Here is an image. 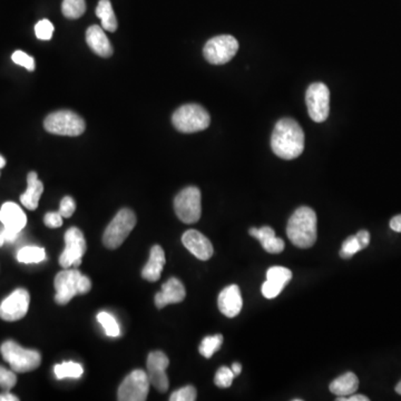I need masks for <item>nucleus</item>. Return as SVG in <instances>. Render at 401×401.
Here are the masks:
<instances>
[{"mask_svg":"<svg viewBox=\"0 0 401 401\" xmlns=\"http://www.w3.org/2000/svg\"><path fill=\"white\" fill-rule=\"evenodd\" d=\"M44 192V185L38 180L37 173L30 172L27 176V190L20 196V202L26 209L34 211L40 204V196Z\"/></svg>","mask_w":401,"mask_h":401,"instance_id":"23","label":"nucleus"},{"mask_svg":"<svg viewBox=\"0 0 401 401\" xmlns=\"http://www.w3.org/2000/svg\"><path fill=\"white\" fill-rule=\"evenodd\" d=\"M222 343H223V337L222 335H209V337H205V338L200 342V354L206 358V359H210L212 356H213L220 348H221Z\"/></svg>","mask_w":401,"mask_h":401,"instance_id":"29","label":"nucleus"},{"mask_svg":"<svg viewBox=\"0 0 401 401\" xmlns=\"http://www.w3.org/2000/svg\"><path fill=\"white\" fill-rule=\"evenodd\" d=\"M0 352L15 372L32 371L42 364V356L38 351L23 348L13 340L5 341L0 347Z\"/></svg>","mask_w":401,"mask_h":401,"instance_id":"5","label":"nucleus"},{"mask_svg":"<svg viewBox=\"0 0 401 401\" xmlns=\"http://www.w3.org/2000/svg\"><path fill=\"white\" fill-rule=\"evenodd\" d=\"M235 375L233 373L232 369L227 367H221L217 370L214 377V383L219 388H229L233 383Z\"/></svg>","mask_w":401,"mask_h":401,"instance_id":"32","label":"nucleus"},{"mask_svg":"<svg viewBox=\"0 0 401 401\" xmlns=\"http://www.w3.org/2000/svg\"><path fill=\"white\" fill-rule=\"evenodd\" d=\"M219 309L225 317L234 318L242 310L243 300L241 296L240 288L238 285H229L223 289L217 299Z\"/></svg>","mask_w":401,"mask_h":401,"instance_id":"18","label":"nucleus"},{"mask_svg":"<svg viewBox=\"0 0 401 401\" xmlns=\"http://www.w3.org/2000/svg\"><path fill=\"white\" fill-rule=\"evenodd\" d=\"M292 279V272L285 267H271L267 271V281L262 285L264 298L275 299Z\"/></svg>","mask_w":401,"mask_h":401,"instance_id":"15","label":"nucleus"},{"mask_svg":"<svg viewBox=\"0 0 401 401\" xmlns=\"http://www.w3.org/2000/svg\"><path fill=\"white\" fill-rule=\"evenodd\" d=\"M11 59H13V63L17 64L19 66L25 67L27 71H32L36 68L35 59H32V56L24 53L23 50H17V52H15L13 56H11Z\"/></svg>","mask_w":401,"mask_h":401,"instance_id":"35","label":"nucleus"},{"mask_svg":"<svg viewBox=\"0 0 401 401\" xmlns=\"http://www.w3.org/2000/svg\"><path fill=\"white\" fill-rule=\"evenodd\" d=\"M54 30V25L48 19H42L35 26V34L40 40H49L53 37Z\"/></svg>","mask_w":401,"mask_h":401,"instance_id":"33","label":"nucleus"},{"mask_svg":"<svg viewBox=\"0 0 401 401\" xmlns=\"http://www.w3.org/2000/svg\"><path fill=\"white\" fill-rule=\"evenodd\" d=\"M172 123L179 132L196 133L209 127L211 117L208 111L198 104H186L174 112Z\"/></svg>","mask_w":401,"mask_h":401,"instance_id":"4","label":"nucleus"},{"mask_svg":"<svg viewBox=\"0 0 401 401\" xmlns=\"http://www.w3.org/2000/svg\"><path fill=\"white\" fill-rule=\"evenodd\" d=\"M271 148L281 159H297L304 150V130L294 119H280L272 133Z\"/></svg>","mask_w":401,"mask_h":401,"instance_id":"1","label":"nucleus"},{"mask_svg":"<svg viewBox=\"0 0 401 401\" xmlns=\"http://www.w3.org/2000/svg\"><path fill=\"white\" fill-rule=\"evenodd\" d=\"M331 393L338 397H348L354 395L359 388V379L354 372H346L337 378L329 385Z\"/></svg>","mask_w":401,"mask_h":401,"instance_id":"24","label":"nucleus"},{"mask_svg":"<svg viewBox=\"0 0 401 401\" xmlns=\"http://www.w3.org/2000/svg\"><path fill=\"white\" fill-rule=\"evenodd\" d=\"M150 381L148 372L134 370L125 378L119 385L117 398L121 401H144L148 399L150 391Z\"/></svg>","mask_w":401,"mask_h":401,"instance_id":"11","label":"nucleus"},{"mask_svg":"<svg viewBox=\"0 0 401 401\" xmlns=\"http://www.w3.org/2000/svg\"><path fill=\"white\" fill-rule=\"evenodd\" d=\"M6 165V160L4 159L3 156L0 155V169H3Z\"/></svg>","mask_w":401,"mask_h":401,"instance_id":"45","label":"nucleus"},{"mask_svg":"<svg viewBox=\"0 0 401 401\" xmlns=\"http://www.w3.org/2000/svg\"><path fill=\"white\" fill-rule=\"evenodd\" d=\"M337 401H369V398L366 396H362V395H351V397H348V398L338 397Z\"/></svg>","mask_w":401,"mask_h":401,"instance_id":"42","label":"nucleus"},{"mask_svg":"<svg viewBox=\"0 0 401 401\" xmlns=\"http://www.w3.org/2000/svg\"><path fill=\"white\" fill-rule=\"evenodd\" d=\"M61 11L66 18H80L86 11V1L85 0H64Z\"/></svg>","mask_w":401,"mask_h":401,"instance_id":"28","label":"nucleus"},{"mask_svg":"<svg viewBox=\"0 0 401 401\" xmlns=\"http://www.w3.org/2000/svg\"><path fill=\"white\" fill-rule=\"evenodd\" d=\"M390 227L395 232L401 233V214L393 217L390 221Z\"/></svg>","mask_w":401,"mask_h":401,"instance_id":"41","label":"nucleus"},{"mask_svg":"<svg viewBox=\"0 0 401 401\" xmlns=\"http://www.w3.org/2000/svg\"><path fill=\"white\" fill-rule=\"evenodd\" d=\"M196 389L193 385H186L174 391L169 397L171 401H194L196 400Z\"/></svg>","mask_w":401,"mask_h":401,"instance_id":"34","label":"nucleus"},{"mask_svg":"<svg viewBox=\"0 0 401 401\" xmlns=\"http://www.w3.org/2000/svg\"><path fill=\"white\" fill-rule=\"evenodd\" d=\"M177 217L186 225H193L200 220L202 213L200 191L196 186H188L177 194L174 200Z\"/></svg>","mask_w":401,"mask_h":401,"instance_id":"8","label":"nucleus"},{"mask_svg":"<svg viewBox=\"0 0 401 401\" xmlns=\"http://www.w3.org/2000/svg\"><path fill=\"white\" fill-rule=\"evenodd\" d=\"M86 42L94 53L100 57H109L113 54V47L106 36L103 27L92 25L86 30Z\"/></svg>","mask_w":401,"mask_h":401,"instance_id":"20","label":"nucleus"},{"mask_svg":"<svg viewBox=\"0 0 401 401\" xmlns=\"http://www.w3.org/2000/svg\"><path fill=\"white\" fill-rule=\"evenodd\" d=\"M361 250L362 248L361 246H360L359 241L357 239L356 235H352V237H349V238L343 242L339 254H340L341 258H343V259H350L351 256H354V254L358 253V252Z\"/></svg>","mask_w":401,"mask_h":401,"instance_id":"31","label":"nucleus"},{"mask_svg":"<svg viewBox=\"0 0 401 401\" xmlns=\"http://www.w3.org/2000/svg\"><path fill=\"white\" fill-rule=\"evenodd\" d=\"M48 133L61 136H78L84 133L86 125L84 119L71 111H57L49 114L44 121Z\"/></svg>","mask_w":401,"mask_h":401,"instance_id":"7","label":"nucleus"},{"mask_svg":"<svg viewBox=\"0 0 401 401\" xmlns=\"http://www.w3.org/2000/svg\"><path fill=\"white\" fill-rule=\"evenodd\" d=\"M136 225V215L130 209H121L115 215L103 235L104 246L111 250L119 248Z\"/></svg>","mask_w":401,"mask_h":401,"instance_id":"6","label":"nucleus"},{"mask_svg":"<svg viewBox=\"0 0 401 401\" xmlns=\"http://www.w3.org/2000/svg\"><path fill=\"white\" fill-rule=\"evenodd\" d=\"M306 103L312 121L322 123L330 113V92L323 83H313L306 90Z\"/></svg>","mask_w":401,"mask_h":401,"instance_id":"10","label":"nucleus"},{"mask_svg":"<svg viewBox=\"0 0 401 401\" xmlns=\"http://www.w3.org/2000/svg\"><path fill=\"white\" fill-rule=\"evenodd\" d=\"M287 234L292 244L309 249L317 241V214L311 208L301 206L289 219Z\"/></svg>","mask_w":401,"mask_h":401,"instance_id":"2","label":"nucleus"},{"mask_svg":"<svg viewBox=\"0 0 401 401\" xmlns=\"http://www.w3.org/2000/svg\"><path fill=\"white\" fill-rule=\"evenodd\" d=\"M186 291L184 285L176 277H171L162 285V290L156 293L155 304L159 309L169 304H180L185 299Z\"/></svg>","mask_w":401,"mask_h":401,"instance_id":"17","label":"nucleus"},{"mask_svg":"<svg viewBox=\"0 0 401 401\" xmlns=\"http://www.w3.org/2000/svg\"><path fill=\"white\" fill-rule=\"evenodd\" d=\"M165 253L162 246H154L150 250V259L145 267L143 268L142 277L150 282H156L161 277L162 271L165 265Z\"/></svg>","mask_w":401,"mask_h":401,"instance_id":"22","label":"nucleus"},{"mask_svg":"<svg viewBox=\"0 0 401 401\" xmlns=\"http://www.w3.org/2000/svg\"><path fill=\"white\" fill-rule=\"evenodd\" d=\"M183 246L200 261H208L213 256V246L205 235L196 230H188L183 234Z\"/></svg>","mask_w":401,"mask_h":401,"instance_id":"16","label":"nucleus"},{"mask_svg":"<svg viewBox=\"0 0 401 401\" xmlns=\"http://www.w3.org/2000/svg\"><path fill=\"white\" fill-rule=\"evenodd\" d=\"M55 301L61 306L68 304L71 299L78 294H85L92 289V282L77 270L65 269L55 277Z\"/></svg>","mask_w":401,"mask_h":401,"instance_id":"3","label":"nucleus"},{"mask_svg":"<svg viewBox=\"0 0 401 401\" xmlns=\"http://www.w3.org/2000/svg\"><path fill=\"white\" fill-rule=\"evenodd\" d=\"M46 259L45 249L40 246H25L17 253V260L20 263H40Z\"/></svg>","mask_w":401,"mask_h":401,"instance_id":"26","label":"nucleus"},{"mask_svg":"<svg viewBox=\"0 0 401 401\" xmlns=\"http://www.w3.org/2000/svg\"><path fill=\"white\" fill-rule=\"evenodd\" d=\"M18 397L15 396L13 393L6 391V393L0 395V401H18Z\"/></svg>","mask_w":401,"mask_h":401,"instance_id":"43","label":"nucleus"},{"mask_svg":"<svg viewBox=\"0 0 401 401\" xmlns=\"http://www.w3.org/2000/svg\"><path fill=\"white\" fill-rule=\"evenodd\" d=\"M17 383V377L15 371L6 369L0 366V387L6 391L11 390Z\"/></svg>","mask_w":401,"mask_h":401,"instance_id":"36","label":"nucleus"},{"mask_svg":"<svg viewBox=\"0 0 401 401\" xmlns=\"http://www.w3.org/2000/svg\"><path fill=\"white\" fill-rule=\"evenodd\" d=\"M44 223H45L46 227L56 229V227L63 225V217L59 212H48L44 217Z\"/></svg>","mask_w":401,"mask_h":401,"instance_id":"38","label":"nucleus"},{"mask_svg":"<svg viewBox=\"0 0 401 401\" xmlns=\"http://www.w3.org/2000/svg\"><path fill=\"white\" fill-rule=\"evenodd\" d=\"M231 369H232L233 373H234L235 377H237V376L240 375L241 371H242V366H241V364H239V362H234Z\"/></svg>","mask_w":401,"mask_h":401,"instance_id":"44","label":"nucleus"},{"mask_svg":"<svg viewBox=\"0 0 401 401\" xmlns=\"http://www.w3.org/2000/svg\"><path fill=\"white\" fill-rule=\"evenodd\" d=\"M0 222L4 227L20 232L27 225V217L18 204L6 202L0 209Z\"/></svg>","mask_w":401,"mask_h":401,"instance_id":"19","label":"nucleus"},{"mask_svg":"<svg viewBox=\"0 0 401 401\" xmlns=\"http://www.w3.org/2000/svg\"><path fill=\"white\" fill-rule=\"evenodd\" d=\"M97 321L104 328L106 335H109V337H119V333H121L119 323H117L116 319L109 312H100L97 314Z\"/></svg>","mask_w":401,"mask_h":401,"instance_id":"30","label":"nucleus"},{"mask_svg":"<svg viewBox=\"0 0 401 401\" xmlns=\"http://www.w3.org/2000/svg\"><path fill=\"white\" fill-rule=\"evenodd\" d=\"M251 237L261 242L264 250L271 254L281 253L285 250V241L275 237V230L270 227H251L249 230Z\"/></svg>","mask_w":401,"mask_h":401,"instance_id":"21","label":"nucleus"},{"mask_svg":"<svg viewBox=\"0 0 401 401\" xmlns=\"http://www.w3.org/2000/svg\"><path fill=\"white\" fill-rule=\"evenodd\" d=\"M86 249L88 246L82 231L77 227L68 229L65 233V250L59 256L61 267L64 269L80 267Z\"/></svg>","mask_w":401,"mask_h":401,"instance_id":"12","label":"nucleus"},{"mask_svg":"<svg viewBox=\"0 0 401 401\" xmlns=\"http://www.w3.org/2000/svg\"><path fill=\"white\" fill-rule=\"evenodd\" d=\"M396 391H397V393H399V395H401V381H400V383H398V385H396Z\"/></svg>","mask_w":401,"mask_h":401,"instance_id":"46","label":"nucleus"},{"mask_svg":"<svg viewBox=\"0 0 401 401\" xmlns=\"http://www.w3.org/2000/svg\"><path fill=\"white\" fill-rule=\"evenodd\" d=\"M19 233L17 231L11 230V229H8V227H4L1 230H0V235L3 237L4 240L5 242H15V241L18 239Z\"/></svg>","mask_w":401,"mask_h":401,"instance_id":"39","label":"nucleus"},{"mask_svg":"<svg viewBox=\"0 0 401 401\" xmlns=\"http://www.w3.org/2000/svg\"><path fill=\"white\" fill-rule=\"evenodd\" d=\"M54 372L57 379H64V378H80L82 377L83 369L82 364H76V362L67 361L63 364H56L54 367Z\"/></svg>","mask_w":401,"mask_h":401,"instance_id":"27","label":"nucleus"},{"mask_svg":"<svg viewBox=\"0 0 401 401\" xmlns=\"http://www.w3.org/2000/svg\"><path fill=\"white\" fill-rule=\"evenodd\" d=\"M239 42L230 35L211 38L203 48L204 57L212 65H225L238 53Z\"/></svg>","mask_w":401,"mask_h":401,"instance_id":"9","label":"nucleus"},{"mask_svg":"<svg viewBox=\"0 0 401 401\" xmlns=\"http://www.w3.org/2000/svg\"><path fill=\"white\" fill-rule=\"evenodd\" d=\"M30 304V292L26 289H17L0 304V318L5 321H18L26 316Z\"/></svg>","mask_w":401,"mask_h":401,"instance_id":"13","label":"nucleus"},{"mask_svg":"<svg viewBox=\"0 0 401 401\" xmlns=\"http://www.w3.org/2000/svg\"><path fill=\"white\" fill-rule=\"evenodd\" d=\"M76 210V203H75L74 198L71 196H65L61 200V206H59V213L61 214L63 217H71L74 214Z\"/></svg>","mask_w":401,"mask_h":401,"instance_id":"37","label":"nucleus"},{"mask_svg":"<svg viewBox=\"0 0 401 401\" xmlns=\"http://www.w3.org/2000/svg\"><path fill=\"white\" fill-rule=\"evenodd\" d=\"M95 13L96 16L102 21L103 30L111 32H116L117 19L109 0H100Z\"/></svg>","mask_w":401,"mask_h":401,"instance_id":"25","label":"nucleus"},{"mask_svg":"<svg viewBox=\"0 0 401 401\" xmlns=\"http://www.w3.org/2000/svg\"><path fill=\"white\" fill-rule=\"evenodd\" d=\"M4 243H5V240H4L3 237H1V235H0V246H3Z\"/></svg>","mask_w":401,"mask_h":401,"instance_id":"47","label":"nucleus"},{"mask_svg":"<svg viewBox=\"0 0 401 401\" xmlns=\"http://www.w3.org/2000/svg\"><path fill=\"white\" fill-rule=\"evenodd\" d=\"M169 360L162 351H153L148 357V377L150 385L160 393H167L169 389V378L167 369Z\"/></svg>","mask_w":401,"mask_h":401,"instance_id":"14","label":"nucleus"},{"mask_svg":"<svg viewBox=\"0 0 401 401\" xmlns=\"http://www.w3.org/2000/svg\"><path fill=\"white\" fill-rule=\"evenodd\" d=\"M357 239L359 241L360 246H361L362 250L367 248L370 243V233L366 230L359 231L357 233Z\"/></svg>","mask_w":401,"mask_h":401,"instance_id":"40","label":"nucleus"}]
</instances>
